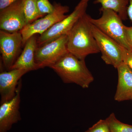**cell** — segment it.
Segmentation results:
<instances>
[{"label": "cell", "mask_w": 132, "mask_h": 132, "mask_svg": "<svg viewBox=\"0 0 132 132\" xmlns=\"http://www.w3.org/2000/svg\"><path fill=\"white\" fill-rule=\"evenodd\" d=\"M23 38L20 32L14 33L0 31V49L3 65L10 70L19 57Z\"/></svg>", "instance_id": "8"}, {"label": "cell", "mask_w": 132, "mask_h": 132, "mask_svg": "<svg viewBox=\"0 0 132 132\" xmlns=\"http://www.w3.org/2000/svg\"><path fill=\"white\" fill-rule=\"evenodd\" d=\"M123 62L132 70V50L123 47Z\"/></svg>", "instance_id": "19"}, {"label": "cell", "mask_w": 132, "mask_h": 132, "mask_svg": "<svg viewBox=\"0 0 132 132\" xmlns=\"http://www.w3.org/2000/svg\"><path fill=\"white\" fill-rule=\"evenodd\" d=\"M54 10L51 13L37 19L32 23L26 25L20 31L22 38L23 45L27 41L36 34H42L57 22L65 19L69 11L68 6L62 5L60 3L54 2Z\"/></svg>", "instance_id": "6"}, {"label": "cell", "mask_w": 132, "mask_h": 132, "mask_svg": "<svg viewBox=\"0 0 132 132\" xmlns=\"http://www.w3.org/2000/svg\"><path fill=\"white\" fill-rule=\"evenodd\" d=\"M19 0H0V10H1Z\"/></svg>", "instance_id": "21"}, {"label": "cell", "mask_w": 132, "mask_h": 132, "mask_svg": "<svg viewBox=\"0 0 132 132\" xmlns=\"http://www.w3.org/2000/svg\"><path fill=\"white\" fill-rule=\"evenodd\" d=\"M90 15L86 13L76 23L68 35L69 52L80 60L100 53L92 32Z\"/></svg>", "instance_id": "1"}, {"label": "cell", "mask_w": 132, "mask_h": 132, "mask_svg": "<svg viewBox=\"0 0 132 132\" xmlns=\"http://www.w3.org/2000/svg\"><path fill=\"white\" fill-rule=\"evenodd\" d=\"M28 71L22 69H13L2 71L0 73L1 104L9 101L14 97L19 81Z\"/></svg>", "instance_id": "11"}, {"label": "cell", "mask_w": 132, "mask_h": 132, "mask_svg": "<svg viewBox=\"0 0 132 132\" xmlns=\"http://www.w3.org/2000/svg\"><path fill=\"white\" fill-rule=\"evenodd\" d=\"M64 83H74L83 88L89 87L94 80L86 65L85 60H80L68 53L50 68Z\"/></svg>", "instance_id": "2"}, {"label": "cell", "mask_w": 132, "mask_h": 132, "mask_svg": "<svg viewBox=\"0 0 132 132\" xmlns=\"http://www.w3.org/2000/svg\"><path fill=\"white\" fill-rule=\"evenodd\" d=\"M36 1L37 0H22L23 12L27 25L43 17L38 11Z\"/></svg>", "instance_id": "15"}, {"label": "cell", "mask_w": 132, "mask_h": 132, "mask_svg": "<svg viewBox=\"0 0 132 132\" xmlns=\"http://www.w3.org/2000/svg\"><path fill=\"white\" fill-rule=\"evenodd\" d=\"M117 69L118 80L114 100L118 102L132 100V70L125 62Z\"/></svg>", "instance_id": "13"}, {"label": "cell", "mask_w": 132, "mask_h": 132, "mask_svg": "<svg viewBox=\"0 0 132 132\" xmlns=\"http://www.w3.org/2000/svg\"><path fill=\"white\" fill-rule=\"evenodd\" d=\"M111 132H132V126L121 122L112 113L106 119Z\"/></svg>", "instance_id": "16"}, {"label": "cell", "mask_w": 132, "mask_h": 132, "mask_svg": "<svg viewBox=\"0 0 132 132\" xmlns=\"http://www.w3.org/2000/svg\"><path fill=\"white\" fill-rule=\"evenodd\" d=\"M36 3L38 11L43 16L53 13L54 11V6L48 0H37Z\"/></svg>", "instance_id": "17"}, {"label": "cell", "mask_w": 132, "mask_h": 132, "mask_svg": "<svg viewBox=\"0 0 132 132\" xmlns=\"http://www.w3.org/2000/svg\"><path fill=\"white\" fill-rule=\"evenodd\" d=\"M27 25L22 6V0H19L1 10V30L14 33L20 32Z\"/></svg>", "instance_id": "9"}, {"label": "cell", "mask_w": 132, "mask_h": 132, "mask_svg": "<svg viewBox=\"0 0 132 132\" xmlns=\"http://www.w3.org/2000/svg\"><path fill=\"white\" fill-rule=\"evenodd\" d=\"M125 29L127 40L132 50V26L128 27L125 26Z\"/></svg>", "instance_id": "20"}, {"label": "cell", "mask_w": 132, "mask_h": 132, "mask_svg": "<svg viewBox=\"0 0 132 132\" xmlns=\"http://www.w3.org/2000/svg\"><path fill=\"white\" fill-rule=\"evenodd\" d=\"M91 0H80L73 12L40 36L37 39L39 46L50 42L61 36L68 35L76 23L86 13Z\"/></svg>", "instance_id": "4"}, {"label": "cell", "mask_w": 132, "mask_h": 132, "mask_svg": "<svg viewBox=\"0 0 132 132\" xmlns=\"http://www.w3.org/2000/svg\"><path fill=\"white\" fill-rule=\"evenodd\" d=\"M85 132H111L106 120H100Z\"/></svg>", "instance_id": "18"}, {"label": "cell", "mask_w": 132, "mask_h": 132, "mask_svg": "<svg viewBox=\"0 0 132 132\" xmlns=\"http://www.w3.org/2000/svg\"><path fill=\"white\" fill-rule=\"evenodd\" d=\"M100 11L101 16L98 19L90 16V22L123 47L131 50L126 38L125 26L119 15L111 10L100 9Z\"/></svg>", "instance_id": "3"}, {"label": "cell", "mask_w": 132, "mask_h": 132, "mask_svg": "<svg viewBox=\"0 0 132 132\" xmlns=\"http://www.w3.org/2000/svg\"><path fill=\"white\" fill-rule=\"evenodd\" d=\"M68 36H60L38 46L36 51L35 60L39 69L50 68L69 52L67 48Z\"/></svg>", "instance_id": "5"}, {"label": "cell", "mask_w": 132, "mask_h": 132, "mask_svg": "<svg viewBox=\"0 0 132 132\" xmlns=\"http://www.w3.org/2000/svg\"><path fill=\"white\" fill-rule=\"evenodd\" d=\"M93 34L106 64L117 69L123 62V47L113 39L102 32L91 23Z\"/></svg>", "instance_id": "7"}, {"label": "cell", "mask_w": 132, "mask_h": 132, "mask_svg": "<svg viewBox=\"0 0 132 132\" xmlns=\"http://www.w3.org/2000/svg\"><path fill=\"white\" fill-rule=\"evenodd\" d=\"M24 45L23 51L10 70L22 69L29 72L39 69L35 60V52L38 46L35 36H33L29 38Z\"/></svg>", "instance_id": "12"}, {"label": "cell", "mask_w": 132, "mask_h": 132, "mask_svg": "<svg viewBox=\"0 0 132 132\" xmlns=\"http://www.w3.org/2000/svg\"><path fill=\"white\" fill-rule=\"evenodd\" d=\"M128 17L132 22V0H129V5L127 9Z\"/></svg>", "instance_id": "22"}, {"label": "cell", "mask_w": 132, "mask_h": 132, "mask_svg": "<svg viewBox=\"0 0 132 132\" xmlns=\"http://www.w3.org/2000/svg\"><path fill=\"white\" fill-rule=\"evenodd\" d=\"M22 86L21 79L14 97L9 101L1 104L0 132H7L12 128V125L21 120L20 108Z\"/></svg>", "instance_id": "10"}, {"label": "cell", "mask_w": 132, "mask_h": 132, "mask_svg": "<svg viewBox=\"0 0 132 132\" xmlns=\"http://www.w3.org/2000/svg\"><path fill=\"white\" fill-rule=\"evenodd\" d=\"M95 4H100V9H109L117 13L123 21L128 19L129 0H95Z\"/></svg>", "instance_id": "14"}]
</instances>
